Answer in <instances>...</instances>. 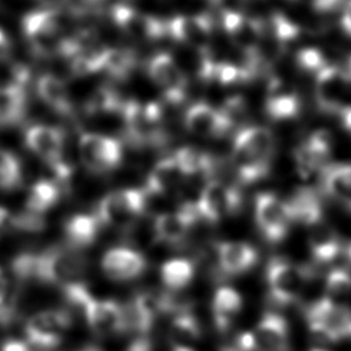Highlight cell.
<instances>
[{"label": "cell", "instance_id": "cell-44", "mask_svg": "<svg viewBox=\"0 0 351 351\" xmlns=\"http://www.w3.org/2000/svg\"><path fill=\"white\" fill-rule=\"evenodd\" d=\"M351 293V271L344 267L332 269L325 278V298L339 302Z\"/></svg>", "mask_w": 351, "mask_h": 351}, {"label": "cell", "instance_id": "cell-18", "mask_svg": "<svg viewBox=\"0 0 351 351\" xmlns=\"http://www.w3.org/2000/svg\"><path fill=\"white\" fill-rule=\"evenodd\" d=\"M350 80L343 69L329 63L315 75L314 97L318 108L326 114H339L344 107V99Z\"/></svg>", "mask_w": 351, "mask_h": 351}, {"label": "cell", "instance_id": "cell-36", "mask_svg": "<svg viewBox=\"0 0 351 351\" xmlns=\"http://www.w3.org/2000/svg\"><path fill=\"white\" fill-rule=\"evenodd\" d=\"M173 156L184 171L185 177H210L215 170L214 158L195 147H182Z\"/></svg>", "mask_w": 351, "mask_h": 351}, {"label": "cell", "instance_id": "cell-32", "mask_svg": "<svg viewBox=\"0 0 351 351\" xmlns=\"http://www.w3.org/2000/svg\"><path fill=\"white\" fill-rule=\"evenodd\" d=\"M319 178L324 192L351 213V163H330Z\"/></svg>", "mask_w": 351, "mask_h": 351}, {"label": "cell", "instance_id": "cell-26", "mask_svg": "<svg viewBox=\"0 0 351 351\" xmlns=\"http://www.w3.org/2000/svg\"><path fill=\"white\" fill-rule=\"evenodd\" d=\"M255 71L251 69L248 63L236 64L229 60L215 59L210 56L207 52L203 53L199 75L207 82H213L221 86H232L252 78Z\"/></svg>", "mask_w": 351, "mask_h": 351}, {"label": "cell", "instance_id": "cell-46", "mask_svg": "<svg viewBox=\"0 0 351 351\" xmlns=\"http://www.w3.org/2000/svg\"><path fill=\"white\" fill-rule=\"evenodd\" d=\"M219 110L222 111V114L225 115V118L230 122V125L234 128L236 123L244 121L250 112L248 108V103L247 99H244L240 95H234L228 97L222 106L219 107Z\"/></svg>", "mask_w": 351, "mask_h": 351}, {"label": "cell", "instance_id": "cell-31", "mask_svg": "<svg viewBox=\"0 0 351 351\" xmlns=\"http://www.w3.org/2000/svg\"><path fill=\"white\" fill-rule=\"evenodd\" d=\"M36 90L41 101L60 115H71L74 111L70 90L64 81L55 74L47 73L38 77Z\"/></svg>", "mask_w": 351, "mask_h": 351}, {"label": "cell", "instance_id": "cell-11", "mask_svg": "<svg viewBox=\"0 0 351 351\" xmlns=\"http://www.w3.org/2000/svg\"><path fill=\"white\" fill-rule=\"evenodd\" d=\"M78 154L82 165L89 171L101 174L112 171L121 165L123 145L112 136L84 132L78 138Z\"/></svg>", "mask_w": 351, "mask_h": 351}, {"label": "cell", "instance_id": "cell-38", "mask_svg": "<svg viewBox=\"0 0 351 351\" xmlns=\"http://www.w3.org/2000/svg\"><path fill=\"white\" fill-rule=\"evenodd\" d=\"M195 271L196 266L191 259L173 258L162 263L159 274L166 289L181 291L192 282Z\"/></svg>", "mask_w": 351, "mask_h": 351}, {"label": "cell", "instance_id": "cell-37", "mask_svg": "<svg viewBox=\"0 0 351 351\" xmlns=\"http://www.w3.org/2000/svg\"><path fill=\"white\" fill-rule=\"evenodd\" d=\"M155 315L143 302V299L136 295L133 299L122 304V319L123 332L136 333L137 336H145L155 321Z\"/></svg>", "mask_w": 351, "mask_h": 351}, {"label": "cell", "instance_id": "cell-39", "mask_svg": "<svg viewBox=\"0 0 351 351\" xmlns=\"http://www.w3.org/2000/svg\"><path fill=\"white\" fill-rule=\"evenodd\" d=\"M169 335L173 344L191 346L200 339L202 328L196 317L189 310L182 308L174 314L169 328Z\"/></svg>", "mask_w": 351, "mask_h": 351}, {"label": "cell", "instance_id": "cell-34", "mask_svg": "<svg viewBox=\"0 0 351 351\" xmlns=\"http://www.w3.org/2000/svg\"><path fill=\"white\" fill-rule=\"evenodd\" d=\"M64 188L53 178H40L26 193L25 210L44 215L59 203Z\"/></svg>", "mask_w": 351, "mask_h": 351}, {"label": "cell", "instance_id": "cell-58", "mask_svg": "<svg viewBox=\"0 0 351 351\" xmlns=\"http://www.w3.org/2000/svg\"><path fill=\"white\" fill-rule=\"evenodd\" d=\"M311 351H326V350H322V348H313Z\"/></svg>", "mask_w": 351, "mask_h": 351}, {"label": "cell", "instance_id": "cell-42", "mask_svg": "<svg viewBox=\"0 0 351 351\" xmlns=\"http://www.w3.org/2000/svg\"><path fill=\"white\" fill-rule=\"evenodd\" d=\"M265 25V23H263ZM265 32L270 33L271 37L274 38V41L278 45H287L291 44L292 41H295L296 38L300 37L302 34V29L300 26L291 21L285 14L282 12H274L271 14V16L269 18V23L267 27L265 25Z\"/></svg>", "mask_w": 351, "mask_h": 351}, {"label": "cell", "instance_id": "cell-5", "mask_svg": "<svg viewBox=\"0 0 351 351\" xmlns=\"http://www.w3.org/2000/svg\"><path fill=\"white\" fill-rule=\"evenodd\" d=\"M308 332L319 341L351 339V308L343 303L321 298L304 310Z\"/></svg>", "mask_w": 351, "mask_h": 351}, {"label": "cell", "instance_id": "cell-15", "mask_svg": "<svg viewBox=\"0 0 351 351\" xmlns=\"http://www.w3.org/2000/svg\"><path fill=\"white\" fill-rule=\"evenodd\" d=\"M25 145L40 158L52 171L70 165L64 159V134L56 126L44 123L30 125L25 130Z\"/></svg>", "mask_w": 351, "mask_h": 351}, {"label": "cell", "instance_id": "cell-41", "mask_svg": "<svg viewBox=\"0 0 351 351\" xmlns=\"http://www.w3.org/2000/svg\"><path fill=\"white\" fill-rule=\"evenodd\" d=\"M23 169L21 159L11 151L0 148V191L12 192L22 186Z\"/></svg>", "mask_w": 351, "mask_h": 351}, {"label": "cell", "instance_id": "cell-14", "mask_svg": "<svg viewBox=\"0 0 351 351\" xmlns=\"http://www.w3.org/2000/svg\"><path fill=\"white\" fill-rule=\"evenodd\" d=\"M111 19L123 34L137 41H155L167 36V21L128 4L112 7Z\"/></svg>", "mask_w": 351, "mask_h": 351}, {"label": "cell", "instance_id": "cell-1", "mask_svg": "<svg viewBox=\"0 0 351 351\" xmlns=\"http://www.w3.org/2000/svg\"><path fill=\"white\" fill-rule=\"evenodd\" d=\"M11 270L22 282L67 287L80 282L88 270V259L71 248H47L22 252L12 258Z\"/></svg>", "mask_w": 351, "mask_h": 351}, {"label": "cell", "instance_id": "cell-7", "mask_svg": "<svg viewBox=\"0 0 351 351\" xmlns=\"http://www.w3.org/2000/svg\"><path fill=\"white\" fill-rule=\"evenodd\" d=\"M62 21L55 10H33L22 18V33L30 49L38 56L59 55L66 37Z\"/></svg>", "mask_w": 351, "mask_h": 351}, {"label": "cell", "instance_id": "cell-40", "mask_svg": "<svg viewBox=\"0 0 351 351\" xmlns=\"http://www.w3.org/2000/svg\"><path fill=\"white\" fill-rule=\"evenodd\" d=\"M136 64V55L132 51L125 48L107 47L101 60L100 73H104L111 78L123 80L133 73Z\"/></svg>", "mask_w": 351, "mask_h": 351}, {"label": "cell", "instance_id": "cell-50", "mask_svg": "<svg viewBox=\"0 0 351 351\" xmlns=\"http://www.w3.org/2000/svg\"><path fill=\"white\" fill-rule=\"evenodd\" d=\"M340 27L348 37H351V0H347L343 5L340 14Z\"/></svg>", "mask_w": 351, "mask_h": 351}, {"label": "cell", "instance_id": "cell-33", "mask_svg": "<svg viewBox=\"0 0 351 351\" xmlns=\"http://www.w3.org/2000/svg\"><path fill=\"white\" fill-rule=\"evenodd\" d=\"M243 308L241 295L232 287L222 285L219 287L213 296L211 302V313L213 319L218 330H228L236 318L239 317Z\"/></svg>", "mask_w": 351, "mask_h": 351}, {"label": "cell", "instance_id": "cell-27", "mask_svg": "<svg viewBox=\"0 0 351 351\" xmlns=\"http://www.w3.org/2000/svg\"><path fill=\"white\" fill-rule=\"evenodd\" d=\"M287 202L292 223L307 226L308 229L324 221V207L319 195L308 186L296 189Z\"/></svg>", "mask_w": 351, "mask_h": 351}, {"label": "cell", "instance_id": "cell-6", "mask_svg": "<svg viewBox=\"0 0 351 351\" xmlns=\"http://www.w3.org/2000/svg\"><path fill=\"white\" fill-rule=\"evenodd\" d=\"M149 193L143 188H119L106 193L96 204L95 214L104 226L125 228L145 213Z\"/></svg>", "mask_w": 351, "mask_h": 351}, {"label": "cell", "instance_id": "cell-30", "mask_svg": "<svg viewBox=\"0 0 351 351\" xmlns=\"http://www.w3.org/2000/svg\"><path fill=\"white\" fill-rule=\"evenodd\" d=\"M307 244L311 258L319 265L330 263L344 250L337 232L325 221L310 228Z\"/></svg>", "mask_w": 351, "mask_h": 351}, {"label": "cell", "instance_id": "cell-23", "mask_svg": "<svg viewBox=\"0 0 351 351\" xmlns=\"http://www.w3.org/2000/svg\"><path fill=\"white\" fill-rule=\"evenodd\" d=\"M250 333L254 351H291L288 324L277 313H265Z\"/></svg>", "mask_w": 351, "mask_h": 351}, {"label": "cell", "instance_id": "cell-51", "mask_svg": "<svg viewBox=\"0 0 351 351\" xmlns=\"http://www.w3.org/2000/svg\"><path fill=\"white\" fill-rule=\"evenodd\" d=\"M11 52V41L7 33L0 29V62H4Z\"/></svg>", "mask_w": 351, "mask_h": 351}, {"label": "cell", "instance_id": "cell-29", "mask_svg": "<svg viewBox=\"0 0 351 351\" xmlns=\"http://www.w3.org/2000/svg\"><path fill=\"white\" fill-rule=\"evenodd\" d=\"M186 180L184 171L173 155L159 159L149 170L144 188L155 195L165 196L177 189Z\"/></svg>", "mask_w": 351, "mask_h": 351}, {"label": "cell", "instance_id": "cell-43", "mask_svg": "<svg viewBox=\"0 0 351 351\" xmlns=\"http://www.w3.org/2000/svg\"><path fill=\"white\" fill-rule=\"evenodd\" d=\"M125 100L110 86L99 88L88 100L86 111L89 114H119Z\"/></svg>", "mask_w": 351, "mask_h": 351}, {"label": "cell", "instance_id": "cell-24", "mask_svg": "<svg viewBox=\"0 0 351 351\" xmlns=\"http://www.w3.org/2000/svg\"><path fill=\"white\" fill-rule=\"evenodd\" d=\"M217 270L221 276L236 277L251 270L258 262V251L245 241H222L215 247Z\"/></svg>", "mask_w": 351, "mask_h": 351}, {"label": "cell", "instance_id": "cell-9", "mask_svg": "<svg viewBox=\"0 0 351 351\" xmlns=\"http://www.w3.org/2000/svg\"><path fill=\"white\" fill-rule=\"evenodd\" d=\"M73 317L69 310L45 308L33 313L23 325L25 340L34 348L51 351L60 346L63 335L71 328Z\"/></svg>", "mask_w": 351, "mask_h": 351}, {"label": "cell", "instance_id": "cell-17", "mask_svg": "<svg viewBox=\"0 0 351 351\" xmlns=\"http://www.w3.org/2000/svg\"><path fill=\"white\" fill-rule=\"evenodd\" d=\"M147 74L169 103L177 104L184 100L188 80L181 66L170 53L158 52L152 55L147 63Z\"/></svg>", "mask_w": 351, "mask_h": 351}, {"label": "cell", "instance_id": "cell-56", "mask_svg": "<svg viewBox=\"0 0 351 351\" xmlns=\"http://www.w3.org/2000/svg\"><path fill=\"white\" fill-rule=\"evenodd\" d=\"M221 351H236L233 347H225V348H222Z\"/></svg>", "mask_w": 351, "mask_h": 351}, {"label": "cell", "instance_id": "cell-55", "mask_svg": "<svg viewBox=\"0 0 351 351\" xmlns=\"http://www.w3.org/2000/svg\"><path fill=\"white\" fill-rule=\"evenodd\" d=\"M346 254H347L348 259L351 261V241H350V243H348V245L346 247Z\"/></svg>", "mask_w": 351, "mask_h": 351}, {"label": "cell", "instance_id": "cell-10", "mask_svg": "<svg viewBox=\"0 0 351 351\" xmlns=\"http://www.w3.org/2000/svg\"><path fill=\"white\" fill-rule=\"evenodd\" d=\"M241 203L243 197L236 186L214 178L206 181L195 200L199 218L208 223H218L234 215L241 208Z\"/></svg>", "mask_w": 351, "mask_h": 351}, {"label": "cell", "instance_id": "cell-57", "mask_svg": "<svg viewBox=\"0 0 351 351\" xmlns=\"http://www.w3.org/2000/svg\"><path fill=\"white\" fill-rule=\"evenodd\" d=\"M85 351H96V348H95V347H89V348H86Z\"/></svg>", "mask_w": 351, "mask_h": 351}, {"label": "cell", "instance_id": "cell-16", "mask_svg": "<svg viewBox=\"0 0 351 351\" xmlns=\"http://www.w3.org/2000/svg\"><path fill=\"white\" fill-rule=\"evenodd\" d=\"M333 137L330 132L319 129L310 133L295 149L293 162L302 178L321 173L330 165Z\"/></svg>", "mask_w": 351, "mask_h": 351}, {"label": "cell", "instance_id": "cell-53", "mask_svg": "<svg viewBox=\"0 0 351 351\" xmlns=\"http://www.w3.org/2000/svg\"><path fill=\"white\" fill-rule=\"evenodd\" d=\"M341 69H343L344 74L347 75V78H348L350 82H351V56L346 60V63H344V66H343Z\"/></svg>", "mask_w": 351, "mask_h": 351}, {"label": "cell", "instance_id": "cell-19", "mask_svg": "<svg viewBox=\"0 0 351 351\" xmlns=\"http://www.w3.org/2000/svg\"><path fill=\"white\" fill-rule=\"evenodd\" d=\"M199 219L195 202H186L178 210L162 213L155 218L152 223L154 237L163 244L178 245L185 241Z\"/></svg>", "mask_w": 351, "mask_h": 351}, {"label": "cell", "instance_id": "cell-28", "mask_svg": "<svg viewBox=\"0 0 351 351\" xmlns=\"http://www.w3.org/2000/svg\"><path fill=\"white\" fill-rule=\"evenodd\" d=\"M101 222L93 213H77L63 223V234L67 247L75 251L90 247L101 229Z\"/></svg>", "mask_w": 351, "mask_h": 351}, {"label": "cell", "instance_id": "cell-52", "mask_svg": "<svg viewBox=\"0 0 351 351\" xmlns=\"http://www.w3.org/2000/svg\"><path fill=\"white\" fill-rule=\"evenodd\" d=\"M340 121L346 132L351 136V106H346L340 112H339Z\"/></svg>", "mask_w": 351, "mask_h": 351}, {"label": "cell", "instance_id": "cell-60", "mask_svg": "<svg viewBox=\"0 0 351 351\" xmlns=\"http://www.w3.org/2000/svg\"><path fill=\"white\" fill-rule=\"evenodd\" d=\"M4 276V273H3V269L0 267V277H3Z\"/></svg>", "mask_w": 351, "mask_h": 351}, {"label": "cell", "instance_id": "cell-2", "mask_svg": "<svg viewBox=\"0 0 351 351\" xmlns=\"http://www.w3.org/2000/svg\"><path fill=\"white\" fill-rule=\"evenodd\" d=\"M276 152V137L259 125L241 128L232 143V163L241 184H254L267 177Z\"/></svg>", "mask_w": 351, "mask_h": 351}, {"label": "cell", "instance_id": "cell-35", "mask_svg": "<svg viewBox=\"0 0 351 351\" xmlns=\"http://www.w3.org/2000/svg\"><path fill=\"white\" fill-rule=\"evenodd\" d=\"M25 85L0 86V128L12 126L22 121L26 110Z\"/></svg>", "mask_w": 351, "mask_h": 351}, {"label": "cell", "instance_id": "cell-21", "mask_svg": "<svg viewBox=\"0 0 351 351\" xmlns=\"http://www.w3.org/2000/svg\"><path fill=\"white\" fill-rule=\"evenodd\" d=\"M184 126L191 134L204 138L223 137L233 129L219 107L203 101L188 107L184 114Z\"/></svg>", "mask_w": 351, "mask_h": 351}, {"label": "cell", "instance_id": "cell-12", "mask_svg": "<svg viewBox=\"0 0 351 351\" xmlns=\"http://www.w3.org/2000/svg\"><path fill=\"white\" fill-rule=\"evenodd\" d=\"M221 26L226 37L245 53L248 60L262 64L259 49L265 38L263 22L237 10H225Z\"/></svg>", "mask_w": 351, "mask_h": 351}, {"label": "cell", "instance_id": "cell-49", "mask_svg": "<svg viewBox=\"0 0 351 351\" xmlns=\"http://www.w3.org/2000/svg\"><path fill=\"white\" fill-rule=\"evenodd\" d=\"M12 230H15L14 214L8 208L0 206V239Z\"/></svg>", "mask_w": 351, "mask_h": 351}, {"label": "cell", "instance_id": "cell-25", "mask_svg": "<svg viewBox=\"0 0 351 351\" xmlns=\"http://www.w3.org/2000/svg\"><path fill=\"white\" fill-rule=\"evenodd\" d=\"M266 115L273 121H289L300 112V97L288 82L273 78L265 97Z\"/></svg>", "mask_w": 351, "mask_h": 351}, {"label": "cell", "instance_id": "cell-48", "mask_svg": "<svg viewBox=\"0 0 351 351\" xmlns=\"http://www.w3.org/2000/svg\"><path fill=\"white\" fill-rule=\"evenodd\" d=\"M36 348L25 339L10 337L0 344V351H34Z\"/></svg>", "mask_w": 351, "mask_h": 351}, {"label": "cell", "instance_id": "cell-54", "mask_svg": "<svg viewBox=\"0 0 351 351\" xmlns=\"http://www.w3.org/2000/svg\"><path fill=\"white\" fill-rule=\"evenodd\" d=\"M171 351H195V350L191 346H177V344H173Z\"/></svg>", "mask_w": 351, "mask_h": 351}, {"label": "cell", "instance_id": "cell-4", "mask_svg": "<svg viewBox=\"0 0 351 351\" xmlns=\"http://www.w3.org/2000/svg\"><path fill=\"white\" fill-rule=\"evenodd\" d=\"M119 117L126 138L134 147H158L165 143L163 110L156 101L125 100Z\"/></svg>", "mask_w": 351, "mask_h": 351}, {"label": "cell", "instance_id": "cell-59", "mask_svg": "<svg viewBox=\"0 0 351 351\" xmlns=\"http://www.w3.org/2000/svg\"><path fill=\"white\" fill-rule=\"evenodd\" d=\"M88 1H90V3H99V1H103V0H88Z\"/></svg>", "mask_w": 351, "mask_h": 351}, {"label": "cell", "instance_id": "cell-45", "mask_svg": "<svg viewBox=\"0 0 351 351\" xmlns=\"http://www.w3.org/2000/svg\"><path fill=\"white\" fill-rule=\"evenodd\" d=\"M296 64L300 70H303L307 74H314V77L325 69L329 62L324 56L322 51L314 47H304L296 53Z\"/></svg>", "mask_w": 351, "mask_h": 351}, {"label": "cell", "instance_id": "cell-8", "mask_svg": "<svg viewBox=\"0 0 351 351\" xmlns=\"http://www.w3.org/2000/svg\"><path fill=\"white\" fill-rule=\"evenodd\" d=\"M311 271L307 266L292 263L282 258H273L266 267L269 298L281 306L293 303L302 293Z\"/></svg>", "mask_w": 351, "mask_h": 351}, {"label": "cell", "instance_id": "cell-13", "mask_svg": "<svg viewBox=\"0 0 351 351\" xmlns=\"http://www.w3.org/2000/svg\"><path fill=\"white\" fill-rule=\"evenodd\" d=\"M254 218L262 237L271 244L282 241L292 223L287 202L271 192H261L255 197Z\"/></svg>", "mask_w": 351, "mask_h": 351}, {"label": "cell", "instance_id": "cell-22", "mask_svg": "<svg viewBox=\"0 0 351 351\" xmlns=\"http://www.w3.org/2000/svg\"><path fill=\"white\" fill-rule=\"evenodd\" d=\"M100 267L110 280L130 281L145 271L147 259L134 248L112 247L103 254Z\"/></svg>", "mask_w": 351, "mask_h": 351}, {"label": "cell", "instance_id": "cell-3", "mask_svg": "<svg viewBox=\"0 0 351 351\" xmlns=\"http://www.w3.org/2000/svg\"><path fill=\"white\" fill-rule=\"evenodd\" d=\"M62 292L67 303L81 311L88 328L95 335L123 333L122 304L111 299L95 298L82 281L63 287Z\"/></svg>", "mask_w": 351, "mask_h": 351}, {"label": "cell", "instance_id": "cell-62", "mask_svg": "<svg viewBox=\"0 0 351 351\" xmlns=\"http://www.w3.org/2000/svg\"><path fill=\"white\" fill-rule=\"evenodd\" d=\"M247 1H255V0H247Z\"/></svg>", "mask_w": 351, "mask_h": 351}, {"label": "cell", "instance_id": "cell-20", "mask_svg": "<svg viewBox=\"0 0 351 351\" xmlns=\"http://www.w3.org/2000/svg\"><path fill=\"white\" fill-rule=\"evenodd\" d=\"M213 19L206 14H182L167 21V36L180 44L204 51L213 38Z\"/></svg>", "mask_w": 351, "mask_h": 351}, {"label": "cell", "instance_id": "cell-61", "mask_svg": "<svg viewBox=\"0 0 351 351\" xmlns=\"http://www.w3.org/2000/svg\"><path fill=\"white\" fill-rule=\"evenodd\" d=\"M210 1H214V3H215V1H218V0H210Z\"/></svg>", "mask_w": 351, "mask_h": 351}, {"label": "cell", "instance_id": "cell-47", "mask_svg": "<svg viewBox=\"0 0 351 351\" xmlns=\"http://www.w3.org/2000/svg\"><path fill=\"white\" fill-rule=\"evenodd\" d=\"M296 3H303L318 12H332L344 5L347 0H292Z\"/></svg>", "mask_w": 351, "mask_h": 351}]
</instances>
